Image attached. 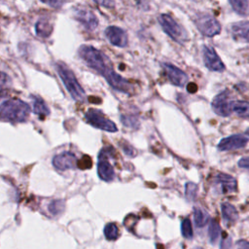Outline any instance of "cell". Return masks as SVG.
Listing matches in <instances>:
<instances>
[{"instance_id": "obj_1", "label": "cell", "mask_w": 249, "mask_h": 249, "mask_svg": "<svg viewBox=\"0 0 249 249\" xmlns=\"http://www.w3.org/2000/svg\"><path fill=\"white\" fill-rule=\"evenodd\" d=\"M78 53L86 64L103 76L114 89L126 94L132 91V85L115 72L111 60L101 51L92 46L82 45L79 48Z\"/></svg>"}, {"instance_id": "obj_2", "label": "cell", "mask_w": 249, "mask_h": 249, "mask_svg": "<svg viewBox=\"0 0 249 249\" xmlns=\"http://www.w3.org/2000/svg\"><path fill=\"white\" fill-rule=\"evenodd\" d=\"M30 110V106L18 98L8 99L0 105V119L11 123H21L28 118Z\"/></svg>"}, {"instance_id": "obj_3", "label": "cell", "mask_w": 249, "mask_h": 249, "mask_svg": "<svg viewBox=\"0 0 249 249\" xmlns=\"http://www.w3.org/2000/svg\"><path fill=\"white\" fill-rule=\"evenodd\" d=\"M56 70L62 83L64 84L65 88L67 89L72 98L75 99L76 101H83L86 97L85 90L79 84L72 70L69 69L67 65L64 64L63 62L56 63Z\"/></svg>"}, {"instance_id": "obj_4", "label": "cell", "mask_w": 249, "mask_h": 249, "mask_svg": "<svg viewBox=\"0 0 249 249\" xmlns=\"http://www.w3.org/2000/svg\"><path fill=\"white\" fill-rule=\"evenodd\" d=\"M158 20L162 30L172 40L180 44H183L189 40V34L186 29L168 14H160L158 18Z\"/></svg>"}, {"instance_id": "obj_5", "label": "cell", "mask_w": 249, "mask_h": 249, "mask_svg": "<svg viewBox=\"0 0 249 249\" xmlns=\"http://www.w3.org/2000/svg\"><path fill=\"white\" fill-rule=\"evenodd\" d=\"M195 24L198 31L206 37H214L221 32V24L216 18L209 14H199L195 18Z\"/></svg>"}, {"instance_id": "obj_6", "label": "cell", "mask_w": 249, "mask_h": 249, "mask_svg": "<svg viewBox=\"0 0 249 249\" xmlns=\"http://www.w3.org/2000/svg\"><path fill=\"white\" fill-rule=\"evenodd\" d=\"M114 152L115 150L112 147H105L99 152L98 155L97 174L98 177L105 182H111L115 177L114 168L108 160V158L112 157Z\"/></svg>"}, {"instance_id": "obj_7", "label": "cell", "mask_w": 249, "mask_h": 249, "mask_svg": "<svg viewBox=\"0 0 249 249\" xmlns=\"http://www.w3.org/2000/svg\"><path fill=\"white\" fill-rule=\"evenodd\" d=\"M85 118L87 123L95 128H99L108 132L118 131L116 124L113 123L111 120L107 119L100 110L90 108L87 111Z\"/></svg>"}, {"instance_id": "obj_8", "label": "cell", "mask_w": 249, "mask_h": 249, "mask_svg": "<svg viewBox=\"0 0 249 249\" xmlns=\"http://www.w3.org/2000/svg\"><path fill=\"white\" fill-rule=\"evenodd\" d=\"M214 190L219 194L226 195L234 193L237 190V182L235 178L226 173H219L213 179Z\"/></svg>"}, {"instance_id": "obj_9", "label": "cell", "mask_w": 249, "mask_h": 249, "mask_svg": "<svg viewBox=\"0 0 249 249\" xmlns=\"http://www.w3.org/2000/svg\"><path fill=\"white\" fill-rule=\"evenodd\" d=\"M231 102L230 91L223 90L218 93L212 100L211 107L212 110L220 117H229L231 114Z\"/></svg>"}, {"instance_id": "obj_10", "label": "cell", "mask_w": 249, "mask_h": 249, "mask_svg": "<svg viewBox=\"0 0 249 249\" xmlns=\"http://www.w3.org/2000/svg\"><path fill=\"white\" fill-rule=\"evenodd\" d=\"M162 70L164 71L167 79L169 82L177 87H183L188 82L189 78L188 75L181 70L179 67L169 63V62H163L161 63Z\"/></svg>"}, {"instance_id": "obj_11", "label": "cell", "mask_w": 249, "mask_h": 249, "mask_svg": "<svg viewBox=\"0 0 249 249\" xmlns=\"http://www.w3.org/2000/svg\"><path fill=\"white\" fill-rule=\"evenodd\" d=\"M202 58L204 65L211 71L222 72L225 70V65L216 53V51L210 46H203Z\"/></svg>"}, {"instance_id": "obj_12", "label": "cell", "mask_w": 249, "mask_h": 249, "mask_svg": "<svg viewBox=\"0 0 249 249\" xmlns=\"http://www.w3.org/2000/svg\"><path fill=\"white\" fill-rule=\"evenodd\" d=\"M248 142V138L241 134H232L221 139L217 145L219 151H233L244 148Z\"/></svg>"}, {"instance_id": "obj_13", "label": "cell", "mask_w": 249, "mask_h": 249, "mask_svg": "<svg viewBox=\"0 0 249 249\" xmlns=\"http://www.w3.org/2000/svg\"><path fill=\"white\" fill-rule=\"evenodd\" d=\"M104 34L112 45L119 48H124L127 46V43H128L127 34L123 28L114 26V25L108 26L105 29Z\"/></svg>"}, {"instance_id": "obj_14", "label": "cell", "mask_w": 249, "mask_h": 249, "mask_svg": "<svg viewBox=\"0 0 249 249\" xmlns=\"http://www.w3.org/2000/svg\"><path fill=\"white\" fill-rule=\"evenodd\" d=\"M53 165L59 171H65L74 168L77 165V158L71 152H63L53 158Z\"/></svg>"}, {"instance_id": "obj_15", "label": "cell", "mask_w": 249, "mask_h": 249, "mask_svg": "<svg viewBox=\"0 0 249 249\" xmlns=\"http://www.w3.org/2000/svg\"><path fill=\"white\" fill-rule=\"evenodd\" d=\"M232 39L237 42L249 43V20L233 22L230 27Z\"/></svg>"}, {"instance_id": "obj_16", "label": "cell", "mask_w": 249, "mask_h": 249, "mask_svg": "<svg viewBox=\"0 0 249 249\" xmlns=\"http://www.w3.org/2000/svg\"><path fill=\"white\" fill-rule=\"evenodd\" d=\"M75 18L88 30H93L98 25L96 16L88 9H77L75 12Z\"/></svg>"}, {"instance_id": "obj_17", "label": "cell", "mask_w": 249, "mask_h": 249, "mask_svg": "<svg viewBox=\"0 0 249 249\" xmlns=\"http://www.w3.org/2000/svg\"><path fill=\"white\" fill-rule=\"evenodd\" d=\"M221 212H222L223 220L227 225L233 224L238 218V213L236 208L229 202H223L221 204Z\"/></svg>"}, {"instance_id": "obj_18", "label": "cell", "mask_w": 249, "mask_h": 249, "mask_svg": "<svg viewBox=\"0 0 249 249\" xmlns=\"http://www.w3.org/2000/svg\"><path fill=\"white\" fill-rule=\"evenodd\" d=\"M231 111L234 112L239 118L249 119V102L244 100H231Z\"/></svg>"}, {"instance_id": "obj_19", "label": "cell", "mask_w": 249, "mask_h": 249, "mask_svg": "<svg viewBox=\"0 0 249 249\" xmlns=\"http://www.w3.org/2000/svg\"><path fill=\"white\" fill-rule=\"evenodd\" d=\"M35 31L39 37L47 38L53 32V24L47 18H41L35 24Z\"/></svg>"}, {"instance_id": "obj_20", "label": "cell", "mask_w": 249, "mask_h": 249, "mask_svg": "<svg viewBox=\"0 0 249 249\" xmlns=\"http://www.w3.org/2000/svg\"><path fill=\"white\" fill-rule=\"evenodd\" d=\"M33 112L40 119H44L50 114V109L41 97L33 96Z\"/></svg>"}, {"instance_id": "obj_21", "label": "cell", "mask_w": 249, "mask_h": 249, "mask_svg": "<svg viewBox=\"0 0 249 249\" xmlns=\"http://www.w3.org/2000/svg\"><path fill=\"white\" fill-rule=\"evenodd\" d=\"M210 219L209 214L200 207H194V222L198 228L204 227Z\"/></svg>"}, {"instance_id": "obj_22", "label": "cell", "mask_w": 249, "mask_h": 249, "mask_svg": "<svg viewBox=\"0 0 249 249\" xmlns=\"http://www.w3.org/2000/svg\"><path fill=\"white\" fill-rule=\"evenodd\" d=\"M232 10L238 15L245 16L249 11V2L248 0H229Z\"/></svg>"}, {"instance_id": "obj_23", "label": "cell", "mask_w": 249, "mask_h": 249, "mask_svg": "<svg viewBox=\"0 0 249 249\" xmlns=\"http://www.w3.org/2000/svg\"><path fill=\"white\" fill-rule=\"evenodd\" d=\"M221 234V228L216 220H211L208 225V237L210 243L214 244Z\"/></svg>"}, {"instance_id": "obj_24", "label": "cell", "mask_w": 249, "mask_h": 249, "mask_svg": "<svg viewBox=\"0 0 249 249\" xmlns=\"http://www.w3.org/2000/svg\"><path fill=\"white\" fill-rule=\"evenodd\" d=\"M104 236L107 240H116L119 237V229L115 223H108L104 227Z\"/></svg>"}, {"instance_id": "obj_25", "label": "cell", "mask_w": 249, "mask_h": 249, "mask_svg": "<svg viewBox=\"0 0 249 249\" xmlns=\"http://www.w3.org/2000/svg\"><path fill=\"white\" fill-rule=\"evenodd\" d=\"M64 208H65V201L62 199H54L48 206L50 213L53 215L61 214L63 212Z\"/></svg>"}, {"instance_id": "obj_26", "label": "cell", "mask_w": 249, "mask_h": 249, "mask_svg": "<svg viewBox=\"0 0 249 249\" xmlns=\"http://www.w3.org/2000/svg\"><path fill=\"white\" fill-rule=\"evenodd\" d=\"M197 185L193 182H188L185 186V196L188 200L194 201L197 196Z\"/></svg>"}, {"instance_id": "obj_27", "label": "cell", "mask_w": 249, "mask_h": 249, "mask_svg": "<svg viewBox=\"0 0 249 249\" xmlns=\"http://www.w3.org/2000/svg\"><path fill=\"white\" fill-rule=\"evenodd\" d=\"M181 233L182 235L187 238V239H191L193 237V228H192V223L190 221V219L185 218L182 223H181Z\"/></svg>"}, {"instance_id": "obj_28", "label": "cell", "mask_w": 249, "mask_h": 249, "mask_svg": "<svg viewBox=\"0 0 249 249\" xmlns=\"http://www.w3.org/2000/svg\"><path fill=\"white\" fill-rule=\"evenodd\" d=\"M11 84L12 81L10 77L4 72H0V97L6 94V90L11 86Z\"/></svg>"}, {"instance_id": "obj_29", "label": "cell", "mask_w": 249, "mask_h": 249, "mask_svg": "<svg viewBox=\"0 0 249 249\" xmlns=\"http://www.w3.org/2000/svg\"><path fill=\"white\" fill-rule=\"evenodd\" d=\"M121 120H122V123L124 124V125L128 126V127L136 128L139 125V121H138L137 117H135V116H130V115L124 116V115H122L121 116Z\"/></svg>"}, {"instance_id": "obj_30", "label": "cell", "mask_w": 249, "mask_h": 249, "mask_svg": "<svg viewBox=\"0 0 249 249\" xmlns=\"http://www.w3.org/2000/svg\"><path fill=\"white\" fill-rule=\"evenodd\" d=\"M120 145H121V147H122V150L124 151V153L127 157L133 158V157L136 156V151L134 150V148H133L130 144L124 142V143H122V144H120Z\"/></svg>"}, {"instance_id": "obj_31", "label": "cell", "mask_w": 249, "mask_h": 249, "mask_svg": "<svg viewBox=\"0 0 249 249\" xmlns=\"http://www.w3.org/2000/svg\"><path fill=\"white\" fill-rule=\"evenodd\" d=\"M77 165L80 168H89L91 166V160L89 156H84L78 162Z\"/></svg>"}, {"instance_id": "obj_32", "label": "cell", "mask_w": 249, "mask_h": 249, "mask_svg": "<svg viewBox=\"0 0 249 249\" xmlns=\"http://www.w3.org/2000/svg\"><path fill=\"white\" fill-rule=\"evenodd\" d=\"M95 3H97L98 5L108 8V9H112L115 7V1L114 0H93Z\"/></svg>"}, {"instance_id": "obj_33", "label": "cell", "mask_w": 249, "mask_h": 249, "mask_svg": "<svg viewBox=\"0 0 249 249\" xmlns=\"http://www.w3.org/2000/svg\"><path fill=\"white\" fill-rule=\"evenodd\" d=\"M224 235H225V237H223V240L221 241L220 249H230L231 248V239L225 232H224Z\"/></svg>"}, {"instance_id": "obj_34", "label": "cell", "mask_w": 249, "mask_h": 249, "mask_svg": "<svg viewBox=\"0 0 249 249\" xmlns=\"http://www.w3.org/2000/svg\"><path fill=\"white\" fill-rule=\"evenodd\" d=\"M40 1L53 8H59L63 3V0H40Z\"/></svg>"}, {"instance_id": "obj_35", "label": "cell", "mask_w": 249, "mask_h": 249, "mask_svg": "<svg viewBox=\"0 0 249 249\" xmlns=\"http://www.w3.org/2000/svg\"><path fill=\"white\" fill-rule=\"evenodd\" d=\"M236 249H249V242L244 239L238 240L236 243Z\"/></svg>"}, {"instance_id": "obj_36", "label": "cell", "mask_w": 249, "mask_h": 249, "mask_svg": "<svg viewBox=\"0 0 249 249\" xmlns=\"http://www.w3.org/2000/svg\"><path fill=\"white\" fill-rule=\"evenodd\" d=\"M238 166L241 168H249V158H241L238 161Z\"/></svg>"}, {"instance_id": "obj_37", "label": "cell", "mask_w": 249, "mask_h": 249, "mask_svg": "<svg viewBox=\"0 0 249 249\" xmlns=\"http://www.w3.org/2000/svg\"><path fill=\"white\" fill-rule=\"evenodd\" d=\"M187 89H188L189 92L194 93V92H196L197 90V86L196 84H194V83H191V84H189L187 86Z\"/></svg>"}, {"instance_id": "obj_38", "label": "cell", "mask_w": 249, "mask_h": 249, "mask_svg": "<svg viewBox=\"0 0 249 249\" xmlns=\"http://www.w3.org/2000/svg\"><path fill=\"white\" fill-rule=\"evenodd\" d=\"M246 134H247V135H248V136H249V128H248V129H247V130H246Z\"/></svg>"}, {"instance_id": "obj_39", "label": "cell", "mask_w": 249, "mask_h": 249, "mask_svg": "<svg viewBox=\"0 0 249 249\" xmlns=\"http://www.w3.org/2000/svg\"><path fill=\"white\" fill-rule=\"evenodd\" d=\"M196 249H203V248H201V247H196Z\"/></svg>"}]
</instances>
